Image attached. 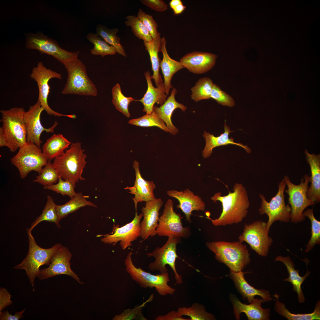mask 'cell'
Instances as JSON below:
<instances>
[{
  "mask_svg": "<svg viewBox=\"0 0 320 320\" xmlns=\"http://www.w3.org/2000/svg\"><path fill=\"white\" fill-rule=\"evenodd\" d=\"M183 2L181 0H172L169 3V5L171 8L172 9L176 6L181 4H182Z\"/></svg>",
  "mask_w": 320,
  "mask_h": 320,
  "instance_id": "11a10c76",
  "label": "cell"
},
{
  "mask_svg": "<svg viewBox=\"0 0 320 320\" xmlns=\"http://www.w3.org/2000/svg\"><path fill=\"white\" fill-rule=\"evenodd\" d=\"M72 254L66 247L62 246L52 256L49 266L40 269L38 277L43 280L57 275L65 274L69 276L81 284L84 283L80 281L78 275L71 269L70 260Z\"/></svg>",
  "mask_w": 320,
  "mask_h": 320,
  "instance_id": "e0dca14e",
  "label": "cell"
},
{
  "mask_svg": "<svg viewBox=\"0 0 320 320\" xmlns=\"http://www.w3.org/2000/svg\"><path fill=\"white\" fill-rule=\"evenodd\" d=\"M214 83L209 77L200 78L191 89V99L196 102L211 98L212 90Z\"/></svg>",
  "mask_w": 320,
  "mask_h": 320,
  "instance_id": "74e56055",
  "label": "cell"
},
{
  "mask_svg": "<svg viewBox=\"0 0 320 320\" xmlns=\"http://www.w3.org/2000/svg\"><path fill=\"white\" fill-rule=\"evenodd\" d=\"M48 161L40 148L33 142L27 141L19 148L17 154L10 159L11 164L18 169L22 178H25L32 171L40 174Z\"/></svg>",
  "mask_w": 320,
  "mask_h": 320,
  "instance_id": "ba28073f",
  "label": "cell"
},
{
  "mask_svg": "<svg viewBox=\"0 0 320 320\" xmlns=\"http://www.w3.org/2000/svg\"><path fill=\"white\" fill-rule=\"evenodd\" d=\"M129 124L142 127L156 126L167 132H169L164 122L160 119L155 113L147 114L139 118L130 120Z\"/></svg>",
  "mask_w": 320,
  "mask_h": 320,
  "instance_id": "60d3db41",
  "label": "cell"
},
{
  "mask_svg": "<svg viewBox=\"0 0 320 320\" xmlns=\"http://www.w3.org/2000/svg\"><path fill=\"white\" fill-rule=\"evenodd\" d=\"M286 184L284 178L278 185V191L270 202H268L262 194L259 195L261 199V205L259 212L261 215L266 214L268 220L266 223V228L269 233L270 228L276 221L279 220L287 223L291 218V207L289 204L286 205L284 201V191Z\"/></svg>",
  "mask_w": 320,
  "mask_h": 320,
  "instance_id": "8fae6325",
  "label": "cell"
},
{
  "mask_svg": "<svg viewBox=\"0 0 320 320\" xmlns=\"http://www.w3.org/2000/svg\"><path fill=\"white\" fill-rule=\"evenodd\" d=\"M177 311L181 316L190 317L191 320H215V316L208 313L203 305L196 303L190 307H179Z\"/></svg>",
  "mask_w": 320,
  "mask_h": 320,
  "instance_id": "f35d334b",
  "label": "cell"
},
{
  "mask_svg": "<svg viewBox=\"0 0 320 320\" xmlns=\"http://www.w3.org/2000/svg\"><path fill=\"white\" fill-rule=\"evenodd\" d=\"M153 295L145 302L140 305H135L134 308L125 309L121 314L116 315L113 318V320H147L143 316V309L147 302L152 300Z\"/></svg>",
  "mask_w": 320,
  "mask_h": 320,
  "instance_id": "f6af8a7d",
  "label": "cell"
},
{
  "mask_svg": "<svg viewBox=\"0 0 320 320\" xmlns=\"http://www.w3.org/2000/svg\"><path fill=\"white\" fill-rule=\"evenodd\" d=\"M89 197V196L83 195L82 192L78 193L65 204L57 205L56 210L59 221L81 208L87 206L97 207L93 203L87 200Z\"/></svg>",
  "mask_w": 320,
  "mask_h": 320,
  "instance_id": "d6a6232c",
  "label": "cell"
},
{
  "mask_svg": "<svg viewBox=\"0 0 320 320\" xmlns=\"http://www.w3.org/2000/svg\"><path fill=\"white\" fill-rule=\"evenodd\" d=\"M167 193L169 196L178 200L179 204L177 207L183 212L186 221L189 223L192 222L191 217L193 211L203 212L205 210V204L201 198L195 195L188 188L180 191L171 190L167 191Z\"/></svg>",
  "mask_w": 320,
  "mask_h": 320,
  "instance_id": "44dd1931",
  "label": "cell"
},
{
  "mask_svg": "<svg viewBox=\"0 0 320 320\" xmlns=\"http://www.w3.org/2000/svg\"><path fill=\"white\" fill-rule=\"evenodd\" d=\"M275 261L281 262L285 265L289 274V276L283 280L289 282L292 284L293 286L292 289L297 294L299 302L300 303L304 302L305 298L301 289V286L306 278L309 275L310 271H309L307 269L305 275L301 276L299 274V270L295 268L294 263L289 255L285 257L278 256L276 257Z\"/></svg>",
  "mask_w": 320,
  "mask_h": 320,
  "instance_id": "f546056e",
  "label": "cell"
},
{
  "mask_svg": "<svg viewBox=\"0 0 320 320\" xmlns=\"http://www.w3.org/2000/svg\"><path fill=\"white\" fill-rule=\"evenodd\" d=\"M57 205L53 198L50 196L47 195L46 203L42 213L32 223L30 228L27 229L31 232L36 225L43 221L54 223L58 228H60L61 226L59 224L56 210Z\"/></svg>",
  "mask_w": 320,
  "mask_h": 320,
  "instance_id": "d590c367",
  "label": "cell"
},
{
  "mask_svg": "<svg viewBox=\"0 0 320 320\" xmlns=\"http://www.w3.org/2000/svg\"><path fill=\"white\" fill-rule=\"evenodd\" d=\"M25 309L20 312H16L14 315L10 314L8 311H5L0 312V320H18L23 317V314Z\"/></svg>",
  "mask_w": 320,
  "mask_h": 320,
  "instance_id": "f5cc1de1",
  "label": "cell"
},
{
  "mask_svg": "<svg viewBox=\"0 0 320 320\" xmlns=\"http://www.w3.org/2000/svg\"><path fill=\"white\" fill-rule=\"evenodd\" d=\"M224 127V132L217 137H215L213 135L205 131L204 132L203 136L205 140L206 144L202 152V155L204 158H207L210 156L214 148L229 144L238 145L245 149L248 154L251 153V149L247 145H244L240 143H235L232 137L229 138V133L233 131L230 130L229 127L227 125L226 122L225 123Z\"/></svg>",
  "mask_w": 320,
  "mask_h": 320,
  "instance_id": "4316f807",
  "label": "cell"
},
{
  "mask_svg": "<svg viewBox=\"0 0 320 320\" xmlns=\"http://www.w3.org/2000/svg\"><path fill=\"white\" fill-rule=\"evenodd\" d=\"M143 215H138L135 211V216L130 223L119 227V225L114 224L112 232L104 235H99L102 242L105 244H111L114 246L119 242V245L123 250L132 245V242L140 236V223Z\"/></svg>",
  "mask_w": 320,
  "mask_h": 320,
  "instance_id": "9a60e30c",
  "label": "cell"
},
{
  "mask_svg": "<svg viewBox=\"0 0 320 320\" xmlns=\"http://www.w3.org/2000/svg\"><path fill=\"white\" fill-rule=\"evenodd\" d=\"M159 33L156 38L149 42L143 41L146 50L148 52L151 63L152 70L153 72V75L151 76V79L154 80L156 85L157 87L163 80L159 73V69L161 61L159 59L158 53L160 51L161 39Z\"/></svg>",
  "mask_w": 320,
  "mask_h": 320,
  "instance_id": "1f68e13d",
  "label": "cell"
},
{
  "mask_svg": "<svg viewBox=\"0 0 320 320\" xmlns=\"http://www.w3.org/2000/svg\"><path fill=\"white\" fill-rule=\"evenodd\" d=\"M96 33L106 42L113 46L116 52L126 57L124 48L121 43V39L117 35L119 29L116 28L110 29L104 25L99 24L96 28Z\"/></svg>",
  "mask_w": 320,
  "mask_h": 320,
  "instance_id": "e575fe53",
  "label": "cell"
},
{
  "mask_svg": "<svg viewBox=\"0 0 320 320\" xmlns=\"http://www.w3.org/2000/svg\"><path fill=\"white\" fill-rule=\"evenodd\" d=\"M276 299H275L274 309L279 315L288 320H320V301L316 303L314 311L306 314H294L291 313L286 307L285 305L280 301L279 295H274Z\"/></svg>",
  "mask_w": 320,
  "mask_h": 320,
  "instance_id": "836d02e7",
  "label": "cell"
},
{
  "mask_svg": "<svg viewBox=\"0 0 320 320\" xmlns=\"http://www.w3.org/2000/svg\"><path fill=\"white\" fill-rule=\"evenodd\" d=\"M125 25L130 27L134 35L140 39L149 42L153 39L144 25L137 17L130 15L126 17Z\"/></svg>",
  "mask_w": 320,
  "mask_h": 320,
  "instance_id": "7bdbcfd3",
  "label": "cell"
},
{
  "mask_svg": "<svg viewBox=\"0 0 320 320\" xmlns=\"http://www.w3.org/2000/svg\"><path fill=\"white\" fill-rule=\"evenodd\" d=\"M84 151L81 148V143H73L62 155L55 159L52 163L59 177L70 181L75 186L79 180H85L82 176L87 162Z\"/></svg>",
  "mask_w": 320,
  "mask_h": 320,
  "instance_id": "277c9868",
  "label": "cell"
},
{
  "mask_svg": "<svg viewBox=\"0 0 320 320\" xmlns=\"http://www.w3.org/2000/svg\"><path fill=\"white\" fill-rule=\"evenodd\" d=\"M44 166L41 173L36 176L33 181L44 186L50 185L56 183L58 181L59 176L50 160H48Z\"/></svg>",
  "mask_w": 320,
  "mask_h": 320,
  "instance_id": "ee69618b",
  "label": "cell"
},
{
  "mask_svg": "<svg viewBox=\"0 0 320 320\" xmlns=\"http://www.w3.org/2000/svg\"><path fill=\"white\" fill-rule=\"evenodd\" d=\"M303 215L310 220L311 225V237L308 243L305 245V250L308 253L314 248L316 244H320V222L317 220L313 215V208L308 209L303 212Z\"/></svg>",
  "mask_w": 320,
  "mask_h": 320,
  "instance_id": "b9f144b4",
  "label": "cell"
},
{
  "mask_svg": "<svg viewBox=\"0 0 320 320\" xmlns=\"http://www.w3.org/2000/svg\"><path fill=\"white\" fill-rule=\"evenodd\" d=\"M306 161L311 168V185L306 193L307 198L316 203L320 201V155L310 154L307 150L305 152Z\"/></svg>",
  "mask_w": 320,
  "mask_h": 320,
  "instance_id": "83f0119b",
  "label": "cell"
},
{
  "mask_svg": "<svg viewBox=\"0 0 320 320\" xmlns=\"http://www.w3.org/2000/svg\"><path fill=\"white\" fill-rule=\"evenodd\" d=\"M87 39L94 45L90 50L92 55H100L103 57L106 55H113L116 51L113 46L106 42L97 33H89L86 36Z\"/></svg>",
  "mask_w": 320,
  "mask_h": 320,
  "instance_id": "8d00e7d4",
  "label": "cell"
},
{
  "mask_svg": "<svg viewBox=\"0 0 320 320\" xmlns=\"http://www.w3.org/2000/svg\"><path fill=\"white\" fill-rule=\"evenodd\" d=\"M166 41L164 37L162 38L160 51L163 54V59L160 63L163 74L164 82L165 93L167 96L169 94V90L172 86L171 84V80L174 74L179 70L184 68L180 61L172 59L168 54L166 47Z\"/></svg>",
  "mask_w": 320,
  "mask_h": 320,
  "instance_id": "f1b7e54d",
  "label": "cell"
},
{
  "mask_svg": "<svg viewBox=\"0 0 320 320\" xmlns=\"http://www.w3.org/2000/svg\"><path fill=\"white\" fill-rule=\"evenodd\" d=\"M63 65L67 71L68 77L61 92L62 94L97 96L96 87L89 77L86 66L80 60L77 58Z\"/></svg>",
  "mask_w": 320,
  "mask_h": 320,
  "instance_id": "5b68a950",
  "label": "cell"
},
{
  "mask_svg": "<svg viewBox=\"0 0 320 320\" xmlns=\"http://www.w3.org/2000/svg\"><path fill=\"white\" fill-rule=\"evenodd\" d=\"M172 200L168 199L164 205L162 215L159 217L156 228V234L159 236L187 238L191 235L190 228L183 226L181 220L183 218L174 210Z\"/></svg>",
  "mask_w": 320,
  "mask_h": 320,
  "instance_id": "4fadbf2b",
  "label": "cell"
},
{
  "mask_svg": "<svg viewBox=\"0 0 320 320\" xmlns=\"http://www.w3.org/2000/svg\"><path fill=\"white\" fill-rule=\"evenodd\" d=\"M137 17L147 28L153 39L156 38L159 33L157 30L158 25L153 16L147 14L142 9H140Z\"/></svg>",
  "mask_w": 320,
  "mask_h": 320,
  "instance_id": "c3c4849f",
  "label": "cell"
},
{
  "mask_svg": "<svg viewBox=\"0 0 320 320\" xmlns=\"http://www.w3.org/2000/svg\"><path fill=\"white\" fill-rule=\"evenodd\" d=\"M181 241L180 238L168 237L167 241L162 247H157L151 252L147 253L146 255L148 257H153L155 259L149 264V270L152 272L158 271L160 273H166L168 272L166 266L168 265L174 272L177 283L182 284V276L177 272L176 268V259L179 258L177 254L176 247Z\"/></svg>",
  "mask_w": 320,
  "mask_h": 320,
  "instance_id": "9c48e42d",
  "label": "cell"
},
{
  "mask_svg": "<svg viewBox=\"0 0 320 320\" xmlns=\"http://www.w3.org/2000/svg\"><path fill=\"white\" fill-rule=\"evenodd\" d=\"M233 191L225 196H222L221 193L218 192L211 197L214 202L219 201L222 206V212L218 218L213 220L207 215L213 225L225 226L238 224L247 216L250 203L245 187L241 183H236Z\"/></svg>",
  "mask_w": 320,
  "mask_h": 320,
  "instance_id": "6da1fadb",
  "label": "cell"
},
{
  "mask_svg": "<svg viewBox=\"0 0 320 320\" xmlns=\"http://www.w3.org/2000/svg\"><path fill=\"white\" fill-rule=\"evenodd\" d=\"M186 8V6H184L183 4L178 5L173 9L174 14L178 15L181 14L185 10Z\"/></svg>",
  "mask_w": 320,
  "mask_h": 320,
  "instance_id": "db71d44e",
  "label": "cell"
},
{
  "mask_svg": "<svg viewBox=\"0 0 320 320\" xmlns=\"http://www.w3.org/2000/svg\"><path fill=\"white\" fill-rule=\"evenodd\" d=\"M268 233L266 223L262 220H257L250 224H246L243 232L238 239L241 242L247 243L258 255L265 257L268 255L273 241Z\"/></svg>",
  "mask_w": 320,
  "mask_h": 320,
  "instance_id": "5bb4252c",
  "label": "cell"
},
{
  "mask_svg": "<svg viewBox=\"0 0 320 320\" xmlns=\"http://www.w3.org/2000/svg\"><path fill=\"white\" fill-rule=\"evenodd\" d=\"M140 1L152 9L157 12L164 11L168 8L167 5L162 0H140Z\"/></svg>",
  "mask_w": 320,
  "mask_h": 320,
  "instance_id": "681fc988",
  "label": "cell"
},
{
  "mask_svg": "<svg viewBox=\"0 0 320 320\" xmlns=\"http://www.w3.org/2000/svg\"><path fill=\"white\" fill-rule=\"evenodd\" d=\"M144 75L147 83V90L143 97L137 100L143 105V111L151 114L153 111L155 103L162 105L166 100L167 96L165 94L164 82L155 87L153 86L149 71L146 72Z\"/></svg>",
  "mask_w": 320,
  "mask_h": 320,
  "instance_id": "d4e9b609",
  "label": "cell"
},
{
  "mask_svg": "<svg viewBox=\"0 0 320 320\" xmlns=\"http://www.w3.org/2000/svg\"><path fill=\"white\" fill-rule=\"evenodd\" d=\"M177 92L176 89L173 88L171 95L164 103L159 107L154 106L153 109L158 116L166 124L169 132L173 135L178 132V129L173 125L171 120L173 111L177 108L180 109L183 111L187 109L186 106L175 100V96Z\"/></svg>",
  "mask_w": 320,
  "mask_h": 320,
  "instance_id": "484cf974",
  "label": "cell"
},
{
  "mask_svg": "<svg viewBox=\"0 0 320 320\" xmlns=\"http://www.w3.org/2000/svg\"><path fill=\"white\" fill-rule=\"evenodd\" d=\"M112 102L115 108L127 118L130 117L128 106L130 102L135 100L132 97H127L122 93L119 84L117 83L112 90Z\"/></svg>",
  "mask_w": 320,
  "mask_h": 320,
  "instance_id": "ab89813d",
  "label": "cell"
},
{
  "mask_svg": "<svg viewBox=\"0 0 320 320\" xmlns=\"http://www.w3.org/2000/svg\"><path fill=\"white\" fill-rule=\"evenodd\" d=\"M133 166L135 174L134 185L132 187L127 186L124 189L129 190L130 191L129 193L134 195L132 199L136 211L138 203L146 202L156 198L153 191L156 185L153 181L146 180L143 178L140 174L138 161H134Z\"/></svg>",
  "mask_w": 320,
  "mask_h": 320,
  "instance_id": "603a6c76",
  "label": "cell"
},
{
  "mask_svg": "<svg viewBox=\"0 0 320 320\" xmlns=\"http://www.w3.org/2000/svg\"><path fill=\"white\" fill-rule=\"evenodd\" d=\"M27 230L29 244L28 254L22 262L14 268L25 270L29 281L33 287L35 277L38 276L39 273L40 267L44 265H49L52 256L62 245L57 243L50 248H43L36 243L31 232Z\"/></svg>",
  "mask_w": 320,
  "mask_h": 320,
  "instance_id": "8992f818",
  "label": "cell"
},
{
  "mask_svg": "<svg viewBox=\"0 0 320 320\" xmlns=\"http://www.w3.org/2000/svg\"><path fill=\"white\" fill-rule=\"evenodd\" d=\"M211 98L216 100L218 104L224 106L232 107L234 106L235 104V101L233 97L215 84H213L212 86Z\"/></svg>",
  "mask_w": 320,
  "mask_h": 320,
  "instance_id": "7dc6e473",
  "label": "cell"
},
{
  "mask_svg": "<svg viewBox=\"0 0 320 320\" xmlns=\"http://www.w3.org/2000/svg\"><path fill=\"white\" fill-rule=\"evenodd\" d=\"M163 204L160 198H155L146 202L145 207L141 209L143 219L140 223V236L143 240L156 234V228L158 225L159 211Z\"/></svg>",
  "mask_w": 320,
  "mask_h": 320,
  "instance_id": "d6986e66",
  "label": "cell"
},
{
  "mask_svg": "<svg viewBox=\"0 0 320 320\" xmlns=\"http://www.w3.org/2000/svg\"><path fill=\"white\" fill-rule=\"evenodd\" d=\"M288 189L285 192L289 195V204L291 205V222L294 223L304 221L305 217L303 215L305 209L310 205H314L316 203L308 199L306 193L308 188V183L310 182V176L306 174L300 180L299 185L294 184L287 175L284 177Z\"/></svg>",
  "mask_w": 320,
  "mask_h": 320,
  "instance_id": "30bf717a",
  "label": "cell"
},
{
  "mask_svg": "<svg viewBox=\"0 0 320 320\" xmlns=\"http://www.w3.org/2000/svg\"><path fill=\"white\" fill-rule=\"evenodd\" d=\"M242 271L238 272L230 271L229 276L233 281L235 287L241 295L244 300L246 299L251 303L256 295L260 296L265 302L272 300L269 291L264 289H257L249 285L245 280Z\"/></svg>",
  "mask_w": 320,
  "mask_h": 320,
  "instance_id": "cb8c5ba5",
  "label": "cell"
},
{
  "mask_svg": "<svg viewBox=\"0 0 320 320\" xmlns=\"http://www.w3.org/2000/svg\"><path fill=\"white\" fill-rule=\"evenodd\" d=\"M132 252L127 254L124 260V264L127 272L132 280L141 287L154 288L161 296L174 294L175 289L169 286L167 284L170 280L168 272L155 275L146 272L141 268H137L132 261Z\"/></svg>",
  "mask_w": 320,
  "mask_h": 320,
  "instance_id": "52a82bcc",
  "label": "cell"
},
{
  "mask_svg": "<svg viewBox=\"0 0 320 320\" xmlns=\"http://www.w3.org/2000/svg\"><path fill=\"white\" fill-rule=\"evenodd\" d=\"M44 110L40 102L37 100L36 103L29 107L28 110L25 112L24 120L27 131V141L33 142L40 148L42 141L40 136L42 133L45 131L47 133H53L55 128L58 123L55 121L51 127L46 128L42 125L40 121V116L42 112Z\"/></svg>",
  "mask_w": 320,
  "mask_h": 320,
  "instance_id": "ac0fdd59",
  "label": "cell"
},
{
  "mask_svg": "<svg viewBox=\"0 0 320 320\" xmlns=\"http://www.w3.org/2000/svg\"><path fill=\"white\" fill-rule=\"evenodd\" d=\"M156 320H191L190 318L186 319L183 317L177 311H172L167 314L157 316Z\"/></svg>",
  "mask_w": 320,
  "mask_h": 320,
  "instance_id": "816d5d0a",
  "label": "cell"
},
{
  "mask_svg": "<svg viewBox=\"0 0 320 320\" xmlns=\"http://www.w3.org/2000/svg\"><path fill=\"white\" fill-rule=\"evenodd\" d=\"M30 77L37 83L39 89L38 100L40 102L41 106L47 114L58 117L65 116L72 119L75 118V114L65 115L55 111L52 109L48 104L47 99L50 88L49 81L53 78L61 79L62 75L60 73L47 68L41 62H40L38 63L37 66L33 68Z\"/></svg>",
  "mask_w": 320,
  "mask_h": 320,
  "instance_id": "2e32d148",
  "label": "cell"
},
{
  "mask_svg": "<svg viewBox=\"0 0 320 320\" xmlns=\"http://www.w3.org/2000/svg\"><path fill=\"white\" fill-rule=\"evenodd\" d=\"M75 187L70 181L63 180L59 177L57 183L44 186V188L60 193L63 196L66 195L71 199L77 193L74 190Z\"/></svg>",
  "mask_w": 320,
  "mask_h": 320,
  "instance_id": "bcb514c9",
  "label": "cell"
},
{
  "mask_svg": "<svg viewBox=\"0 0 320 320\" xmlns=\"http://www.w3.org/2000/svg\"><path fill=\"white\" fill-rule=\"evenodd\" d=\"M23 108L15 107L1 110L2 125L0 128V147L6 146L15 152L25 144L27 131Z\"/></svg>",
  "mask_w": 320,
  "mask_h": 320,
  "instance_id": "7a4b0ae2",
  "label": "cell"
},
{
  "mask_svg": "<svg viewBox=\"0 0 320 320\" xmlns=\"http://www.w3.org/2000/svg\"><path fill=\"white\" fill-rule=\"evenodd\" d=\"M25 35L27 48L36 49L41 54L51 55L63 65L78 57L79 51L72 52L64 49L56 41L41 32L34 34L29 33Z\"/></svg>",
  "mask_w": 320,
  "mask_h": 320,
  "instance_id": "7c38bea8",
  "label": "cell"
},
{
  "mask_svg": "<svg viewBox=\"0 0 320 320\" xmlns=\"http://www.w3.org/2000/svg\"><path fill=\"white\" fill-rule=\"evenodd\" d=\"M206 245L215 253L216 260L225 264L232 272L242 271L251 261L246 246L239 241L207 242Z\"/></svg>",
  "mask_w": 320,
  "mask_h": 320,
  "instance_id": "3957f363",
  "label": "cell"
},
{
  "mask_svg": "<svg viewBox=\"0 0 320 320\" xmlns=\"http://www.w3.org/2000/svg\"><path fill=\"white\" fill-rule=\"evenodd\" d=\"M217 56L211 53L194 51L184 55L180 62L189 72L201 74L207 72L214 67Z\"/></svg>",
  "mask_w": 320,
  "mask_h": 320,
  "instance_id": "ffe728a7",
  "label": "cell"
},
{
  "mask_svg": "<svg viewBox=\"0 0 320 320\" xmlns=\"http://www.w3.org/2000/svg\"><path fill=\"white\" fill-rule=\"evenodd\" d=\"M230 299L232 303L233 313L236 320L240 319V314L244 313L249 320H268L270 316L269 308L263 309L261 307L265 301L262 298H254L250 304L242 303L236 295L231 293Z\"/></svg>",
  "mask_w": 320,
  "mask_h": 320,
  "instance_id": "7402d4cb",
  "label": "cell"
},
{
  "mask_svg": "<svg viewBox=\"0 0 320 320\" xmlns=\"http://www.w3.org/2000/svg\"><path fill=\"white\" fill-rule=\"evenodd\" d=\"M71 143L61 134H54L48 139L42 146V153L48 160L62 155Z\"/></svg>",
  "mask_w": 320,
  "mask_h": 320,
  "instance_id": "4dcf8cb0",
  "label": "cell"
},
{
  "mask_svg": "<svg viewBox=\"0 0 320 320\" xmlns=\"http://www.w3.org/2000/svg\"><path fill=\"white\" fill-rule=\"evenodd\" d=\"M11 295L6 289L4 288L0 289V312L6 307L11 305L12 303L10 300Z\"/></svg>",
  "mask_w": 320,
  "mask_h": 320,
  "instance_id": "f907efd6",
  "label": "cell"
}]
</instances>
